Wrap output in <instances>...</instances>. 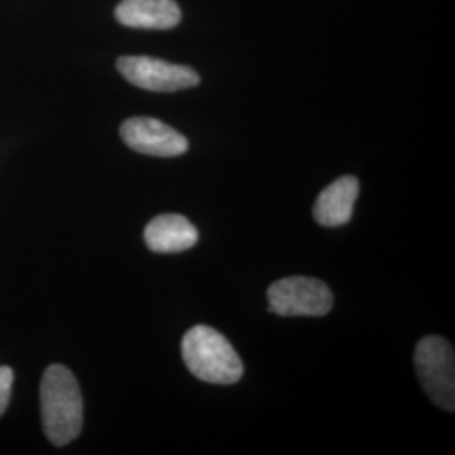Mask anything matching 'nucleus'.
Returning <instances> with one entry per match:
<instances>
[{
	"label": "nucleus",
	"mask_w": 455,
	"mask_h": 455,
	"mask_svg": "<svg viewBox=\"0 0 455 455\" xmlns=\"http://www.w3.org/2000/svg\"><path fill=\"white\" fill-rule=\"evenodd\" d=\"M41 419L51 443L68 445L80 435L83 428V396L80 385L63 364H52L43 374Z\"/></svg>",
	"instance_id": "f257e3e1"
},
{
	"label": "nucleus",
	"mask_w": 455,
	"mask_h": 455,
	"mask_svg": "<svg viewBox=\"0 0 455 455\" xmlns=\"http://www.w3.org/2000/svg\"><path fill=\"white\" fill-rule=\"evenodd\" d=\"M189 373L212 385H233L243 376V363L227 338L210 325L191 327L180 344Z\"/></svg>",
	"instance_id": "f03ea898"
},
{
	"label": "nucleus",
	"mask_w": 455,
	"mask_h": 455,
	"mask_svg": "<svg viewBox=\"0 0 455 455\" xmlns=\"http://www.w3.org/2000/svg\"><path fill=\"white\" fill-rule=\"evenodd\" d=\"M415 368L423 390L445 411L455 408V356L451 342L440 336H427L417 344Z\"/></svg>",
	"instance_id": "7ed1b4c3"
},
{
	"label": "nucleus",
	"mask_w": 455,
	"mask_h": 455,
	"mask_svg": "<svg viewBox=\"0 0 455 455\" xmlns=\"http://www.w3.org/2000/svg\"><path fill=\"white\" fill-rule=\"evenodd\" d=\"M268 309L282 317H321L334 306V295L323 280L287 276L268 287Z\"/></svg>",
	"instance_id": "20e7f679"
},
{
	"label": "nucleus",
	"mask_w": 455,
	"mask_h": 455,
	"mask_svg": "<svg viewBox=\"0 0 455 455\" xmlns=\"http://www.w3.org/2000/svg\"><path fill=\"white\" fill-rule=\"evenodd\" d=\"M116 69L133 86L156 93L195 88L201 82L199 75L189 66L172 65L148 56H122L116 61Z\"/></svg>",
	"instance_id": "39448f33"
},
{
	"label": "nucleus",
	"mask_w": 455,
	"mask_h": 455,
	"mask_svg": "<svg viewBox=\"0 0 455 455\" xmlns=\"http://www.w3.org/2000/svg\"><path fill=\"white\" fill-rule=\"evenodd\" d=\"M122 140L132 150L154 157H178L188 152V139L157 118L133 116L120 127Z\"/></svg>",
	"instance_id": "423d86ee"
},
{
	"label": "nucleus",
	"mask_w": 455,
	"mask_h": 455,
	"mask_svg": "<svg viewBox=\"0 0 455 455\" xmlns=\"http://www.w3.org/2000/svg\"><path fill=\"white\" fill-rule=\"evenodd\" d=\"M115 17L120 24L135 29H172L182 19L176 0H122Z\"/></svg>",
	"instance_id": "0eeeda50"
},
{
	"label": "nucleus",
	"mask_w": 455,
	"mask_h": 455,
	"mask_svg": "<svg viewBox=\"0 0 455 455\" xmlns=\"http://www.w3.org/2000/svg\"><path fill=\"white\" fill-rule=\"evenodd\" d=\"M359 195V180L355 176H342L329 184L314 203V220L325 228H338L349 223Z\"/></svg>",
	"instance_id": "6e6552de"
},
{
	"label": "nucleus",
	"mask_w": 455,
	"mask_h": 455,
	"mask_svg": "<svg viewBox=\"0 0 455 455\" xmlns=\"http://www.w3.org/2000/svg\"><path fill=\"white\" fill-rule=\"evenodd\" d=\"M144 240L148 250L156 253H180L197 243L199 233L186 216L167 212L147 225Z\"/></svg>",
	"instance_id": "1a4fd4ad"
},
{
	"label": "nucleus",
	"mask_w": 455,
	"mask_h": 455,
	"mask_svg": "<svg viewBox=\"0 0 455 455\" xmlns=\"http://www.w3.org/2000/svg\"><path fill=\"white\" fill-rule=\"evenodd\" d=\"M12 385H14V371L9 366H0V417L9 407Z\"/></svg>",
	"instance_id": "9d476101"
}]
</instances>
